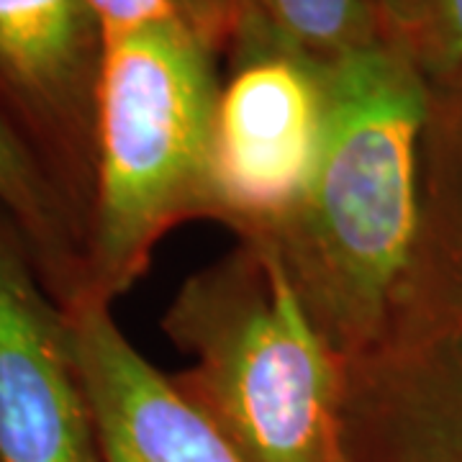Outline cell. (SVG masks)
Masks as SVG:
<instances>
[{"label":"cell","mask_w":462,"mask_h":462,"mask_svg":"<svg viewBox=\"0 0 462 462\" xmlns=\"http://www.w3.org/2000/svg\"><path fill=\"white\" fill-rule=\"evenodd\" d=\"M321 62L324 142L306 196L263 239L329 349L352 365L378 339L419 234L430 83L391 39Z\"/></svg>","instance_id":"cell-1"},{"label":"cell","mask_w":462,"mask_h":462,"mask_svg":"<svg viewBox=\"0 0 462 462\" xmlns=\"http://www.w3.org/2000/svg\"><path fill=\"white\" fill-rule=\"evenodd\" d=\"M162 331L190 365L172 383L247 462H349L345 365L263 239L180 282Z\"/></svg>","instance_id":"cell-2"},{"label":"cell","mask_w":462,"mask_h":462,"mask_svg":"<svg viewBox=\"0 0 462 462\" xmlns=\"http://www.w3.org/2000/svg\"><path fill=\"white\" fill-rule=\"evenodd\" d=\"M218 51L185 21L106 33L96 200L80 298L114 306L185 221H216Z\"/></svg>","instance_id":"cell-3"},{"label":"cell","mask_w":462,"mask_h":462,"mask_svg":"<svg viewBox=\"0 0 462 462\" xmlns=\"http://www.w3.org/2000/svg\"><path fill=\"white\" fill-rule=\"evenodd\" d=\"M211 147L216 221L236 239L293 214L324 142L321 62L282 36L254 5L229 47Z\"/></svg>","instance_id":"cell-4"},{"label":"cell","mask_w":462,"mask_h":462,"mask_svg":"<svg viewBox=\"0 0 462 462\" xmlns=\"http://www.w3.org/2000/svg\"><path fill=\"white\" fill-rule=\"evenodd\" d=\"M419 234L378 339L346 367V406L388 430L462 388V175L419 162Z\"/></svg>","instance_id":"cell-5"},{"label":"cell","mask_w":462,"mask_h":462,"mask_svg":"<svg viewBox=\"0 0 462 462\" xmlns=\"http://www.w3.org/2000/svg\"><path fill=\"white\" fill-rule=\"evenodd\" d=\"M106 33L88 0H0V118L83 226L96 200Z\"/></svg>","instance_id":"cell-6"},{"label":"cell","mask_w":462,"mask_h":462,"mask_svg":"<svg viewBox=\"0 0 462 462\" xmlns=\"http://www.w3.org/2000/svg\"><path fill=\"white\" fill-rule=\"evenodd\" d=\"M0 462H100L65 309L0 206Z\"/></svg>","instance_id":"cell-7"},{"label":"cell","mask_w":462,"mask_h":462,"mask_svg":"<svg viewBox=\"0 0 462 462\" xmlns=\"http://www.w3.org/2000/svg\"><path fill=\"white\" fill-rule=\"evenodd\" d=\"M100 462H247L229 437L121 331L111 303L65 306Z\"/></svg>","instance_id":"cell-8"},{"label":"cell","mask_w":462,"mask_h":462,"mask_svg":"<svg viewBox=\"0 0 462 462\" xmlns=\"http://www.w3.org/2000/svg\"><path fill=\"white\" fill-rule=\"evenodd\" d=\"M0 206L32 249L39 275L65 309L83 296L85 234L65 199L0 118Z\"/></svg>","instance_id":"cell-9"},{"label":"cell","mask_w":462,"mask_h":462,"mask_svg":"<svg viewBox=\"0 0 462 462\" xmlns=\"http://www.w3.org/2000/svg\"><path fill=\"white\" fill-rule=\"evenodd\" d=\"M278 32L314 60H337L385 39L373 0H254Z\"/></svg>","instance_id":"cell-10"},{"label":"cell","mask_w":462,"mask_h":462,"mask_svg":"<svg viewBox=\"0 0 462 462\" xmlns=\"http://www.w3.org/2000/svg\"><path fill=\"white\" fill-rule=\"evenodd\" d=\"M401 47L411 54L427 83H439L460 75L462 0H430L419 26Z\"/></svg>","instance_id":"cell-11"},{"label":"cell","mask_w":462,"mask_h":462,"mask_svg":"<svg viewBox=\"0 0 462 462\" xmlns=\"http://www.w3.org/2000/svg\"><path fill=\"white\" fill-rule=\"evenodd\" d=\"M182 18L199 32L218 54L229 51L239 29L257 5L254 0H178Z\"/></svg>","instance_id":"cell-12"},{"label":"cell","mask_w":462,"mask_h":462,"mask_svg":"<svg viewBox=\"0 0 462 462\" xmlns=\"http://www.w3.org/2000/svg\"><path fill=\"white\" fill-rule=\"evenodd\" d=\"M88 3L100 18L103 33L132 32L152 23L185 21L178 0H88Z\"/></svg>","instance_id":"cell-13"},{"label":"cell","mask_w":462,"mask_h":462,"mask_svg":"<svg viewBox=\"0 0 462 462\" xmlns=\"http://www.w3.org/2000/svg\"><path fill=\"white\" fill-rule=\"evenodd\" d=\"M385 39L403 44L419 26L430 0H373Z\"/></svg>","instance_id":"cell-14"}]
</instances>
